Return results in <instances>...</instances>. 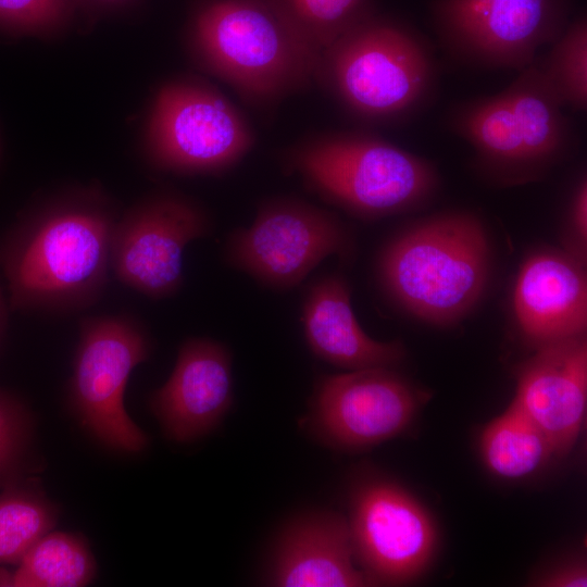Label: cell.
<instances>
[{
  "label": "cell",
  "instance_id": "2e32d148",
  "mask_svg": "<svg viewBox=\"0 0 587 587\" xmlns=\"http://www.w3.org/2000/svg\"><path fill=\"white\" fill-rule=\"evenodd\" d=\"M584 263L571 252L555 249L534 251L523 262L513 309L523 336L536 348L586 335Z\"/></svg>",
  "mask_w": 587,
  "mask_h": 587
},
{
  "label": "cell",
  "instance_id": "3957f363",
  "mask_svg": "<svg viewBox=\"0 0 587 587\" xmlns=\"http://www.w3.org/2000/svg\"><path fill=\"white\" fill-rule=\"evenodd\" d=\"M490 247L484 224L466 211L432 215L403 228L382 250L377 274L390 299L414 317L451 326L486 289Z\"/></svg>",
  "mask_w": 587,
  "mask_h": 587
},
{
  "label": "cell",
  "instance_id": "4316f807",
  "mask_svg": "<svg viewBox=\"0 0 587 587\" xmlns=\"http://www.w3.org/2000/svg\"><path fill=\"white\" fill-rule=\"evenodd\" d=\"M533 585L540 587L587 586V566L583 559L567 560L539 574Z\"/></svg>",
  "mask_w": 587,
  "mask_h": 587
},
{
  "label": "cell",
  "instance_id": "5bb4252c",
  "mask_svg": "<svg viewBox=\"0 0 587 587\" xmlns=\"http://www.w3.org/2000/svg\"><path fill=\"white\" fill-rule=\"evenodd\" d=\"M511 404L546 435L558 458L567 455L586 420V335L537 347L517 370Z\"/></svg>",
  "mask_w": 587,
  "mask_h": 587
},
{
  "label": "cell",
  "instance_id": "277c9868",
  "mask_svg": "<svg viewBox=\"0 0 587 587\" xmlns=\"http://www.w3.org/2000/svg\"><path fill=\"white\" fill-rule=\"evenodd\" d=\"M438 76L433 48L419 32L373 13L322 53L315 79L353 118L398 125L433 102Z\"/></svg>",
  "mask_w": 587,
  "mask_h": 587
},
{
  "label": "cell",
  "instance_id": "d6986e66",
  "mask_svg": "<svg viewBox=\"0 0 587 587\" xmlns=\"http://www.w3.org/2000/svg\"><path fill=\"white\" fill-rule=\"evenodd\" d=\"M479 450L486 469L507 480L529 477L558 458L546 435L511 403L484 427Z\"/></svg>",
  "mask_w": 587,
  "mask_h": 587
},
{
  "label": "cell",
  "instance_id": "f1b7e54d",
  "mask_svg": "<svg viewBox=\"0 0 587 587\" xmlns=\"http://www.w3.org/2000/svg\"><path fill=\"white\" fill-rule=\"evenodd\" d=\"M7 320H8L7 304H5V300H4L2 290L0 288V341H1V338H2L4 329H5Z\"/></svg>",
  "mask_w": 587,
  "mask_h": 587
},
{
  "label": "cell",
  "instance_id": "cb8c5ba5",
  "mask_svg": "<svg viewBox=\"0 0 587 587\" xmlns=\"http://www.w3.org/2000/svg\"><path fill=\"white\" fill-rule=\"evenodd\" d=\"M33 437L29 409L16 395L0 388V489L25 478Z\"/></svg>",
  "mask_w": 587,
  "mask_h": 587
},
{
  "label": "cell",
  "instance_id": "7c38bea8",
  "mask_svg": "<svg viewBox=\"0 0 587 587\" xmlns=\"http://www.w3.org/2000/svg\"><path fill=\"white\" fill-rule=\"evenodd\" d=\"M430 397L389 367L324 375L315 384L303 426L328 448L360 452L404 433Z\"/></svg>",
  "mask_w": 587,
  "mask_h": 587
},
{
  "label": "cell",
  "instance_id": "d4e9b609",
  "mask_svg": "<svg viewBox=\"0 0 587 587\" xmlns=\"http://www.w3.org/2000/svg\"><path fill=\"white\" fill-rule=\"evenodd\" d=\"M75 13L72 0H0V30L55 39L70 28Z\"/></svg>",
  "mask_w": 587,
  "mask_h": 587
},
{
  "label": "cell",
  "instance_id": "8992f818",
  "mask_svg": "<svg viewBox=\"0 0 587 587\" xmlns=\"http://www.w3.org/2000/svg\"><path fill=\"white\" fill-rule=\"evenodd\" d=\"M283 164L324 201L367 221L424 207L440 186L432 161L363 130L305 139Z\"/></svg>",
  "mask_w": 587,
  "mask_h": 587
},
{
  "label": "cell",
  "instance_id": "7402d4cb",
  "mask_svg": "<svg viewBox=\"0 0 587 587\" xmlns=\"http://www.w3.org/2000/svg\"><path fill=\"white\" fill-rule=\"evenodd\" d=\"M319 57L373 14L370 0H268Z\"/></svg>",
  "mask_w": 587,
  "mask_h": 587
},
{
  "label": "cell",
  "instance_id": "44dd1931",
  "mask_svg": "<svg viewBox=\"0 0 587 587\" xmlns=\"http://www.w3.org/2000/svg\"><path fill=\"white\" fill-rule=\"evenodd\" d=\"M55 503L37 484L23 478L0 491V564L17 565L30 548L52 530Z\"/></svg>",
  "mask_w": 587,
  "mask_h": 587
},
{
  "label": "cell",
  "instance_id": "4fadbf2b",
  "mask_svg": "<svg viewBox=\"0 0 587 587\" xmlns=\"http://www.w3.org/2000/svg\"><path fill=\"white\" fill-rule=\"evenodd\" d=\"M212 232L198 201L159 189L120 215L111 242V271L125 286L151 298L174 296L184 284L186 246Z\"/></svg>",
  "mask_w": 587,
  "mask_h": 587
},
{
  "label": "cell",
  "instance_id": "ac0fdd59",
  "mask_svg": "<svg viewBox=\"0 0 587 587\" xmlns=\"http://www.w3.org/2000/svg\"><path fill=\"white\" fill-rule=\"evenodd\" d=\"M347 279L332 273L305 289L301 323L305 341L319 359L348 371L394 369L407 355L400 340L377 341L364 333L351 308Z\"/></svg>",
  "mask_w": 587,
  "mask_h": 587
},
{
  "label": "cell",
  "instance_id": "ffe728a7",
  "mask_svg": "<svg viewBox=\"0 0 587 587\" xmlns=\"http://www.w3.org/2000/svg\"><path fill=\"white\" fill-rule=\"evenodd\" d=\"M97 563L79 534L49 532L13 572V587H82L91 583Z\"/></svg>",
  "mask_w": 587,
  "mask_h": 587
},
{
  "label": "cell",
  "instance_id": "e0dca14e",
  "mask_svg": "<svg viewBox=\"0 0 587 587\" xmlns=\"http://www.w3.org/2000/svg\"><path fill=\"white\" fill-rule=\"evenodd\" d=\"M267 584L276 587H366L358 567L348 519L338 512L305 513L282 532Z\"/></svg>",
  "mask_w": 587,
  "mask_h": 587
},
{
  "label": "cell",
  "instance_id": "52a82bcc",
  "mask_svg": "<svg viewBox=\"0 0 587 587\" xmlns=\"http://www.w3.org/2000/svg\"><path fill=\"white\" fill-rule=\"evenodd\" d=\"M253 143L251 126L228 98L201 78L183 76L157 90L142 152L161 172L220 176L233 170Z\"/></svg>",
  "mask_w": 587,
  "mask_h": 587
},
{
  "label": "cell",
  "instance_id": "5b68a950",
  "mask_svg": "<svg viewBox=\"0 0 587 587\" xmlns=\"http://www.w3.org/2000/svg\"><path fill=\"white\" fill-rule=\"evenodd\" d=\"M187 48L196 64L255 105L315 79L320 58L268 0H207L193 13Z\"/></svg>",
  "mask_w": 587,
  "mask_h": 587
},
{
  "label": "cell",
  "instance_id": "484cf974",
  "mask_svg": "<svg viewBox=\"0 0 587 587\" xmlns=\"http://www.w3.org/2000/svg\"><path fill=\"white\" fill-rule=\"evenodd\" d=\"M567 222L574 235L575 247L572 254L585 262L587 243V178L580 172L570 192L567 202Z\"/></svg>",
  "mask_w": 587,
  "mask_h": 587
},
{
  "label": "cell",
  "instance_id": "30bf717a",
  "mask_svg": "<svg viewBox=\"0 0 587 587\" xmlns=\"http://www.w3.org/2000/svg\"><path fill=\"white\" fill-rule=\"evenodd\" d=\"M348 524L354 561L371 586H403L421 579L435 562L439 528L409 489L382 476L357 482Z\"/></svg>",
  "mask_w": 587,
  "mask_h": 587
},
{
  "label": "cell",
  "instance_id": "ba28073f",
  "mask_svg": "<svg viewBox=\"0 0 587 587\" xmlns=\"http://www.w3.org/2000/svg\"><path fill=\"white\" fill-rule=\"evenodd\" d=\"M152 340L130 314L85 317L67 384V402L80 425L115 451L139 453L147 434L130 419L124 392L133 370L151 354Z\"/></svg>",
  "mask_w": 587,
  "mask_h": 587
},
{
  "label": "cell",
  "instance_id": "8fae6325",
  "mask_svg": "<svg viewBox=\"0 0 587 587\" xmlns=\"http://www.w3.org/2000/svg\"><path fill=\"white\" fill-rule=\"evenodd\" d=\"M429 11L446 53L484 70L520 72L569 23V0H433Z\"/></svg>",
  "mask_w": 587,
  "mask_h": 587
},
{
  "label": "cell",
  "instance_id": "6da1fadb",
  "mask_svg": "<svg viewBox=\"0 0 587 587\" xmlns=\"http://www.w3.org/2000/svg\"><path fill=\"white\" fill-rule=\"evenodd\" d=\"M118 217L98 182L59 189L27 208L0 240L11 309L64 314L95 304L108 285Z\"/></svg>",
  "mask_w": 587,
  "mask_h": 587
},
{
  "label": "cell",
  "instance_id": "83f0119b",
  "mask_svg": "<svg viewBox=\"0 0 587 587\" xmlns=\"http://www.w3.org/2000/svg\"><path fill=\"white\" fill-rule=\"evenodd\" d=\"M139 0H72L76 12L90 20H98L133 8Z\"/></svg>",
  "mask_w": 587,
  "mask_h": 587
},
{
  "label": "cell",
  "instance_id": "9a60e30c",
  "mask_svg": "<svg viewBox=\"0 0 587 587\" xmlns=\"http://www.w3.org/2000/svg\"><path fill=\"white\" fill-rule=\"evenodd\" d=\"M233 401L229 349L192 337L182 344L171 376L151 394L149 407L168 439L187 444L212 433Z\"/></svg>",
  "mask_w": 587,
  "mask_h": 587
},
{
  "label": "cell",
  "instance_id": "603a6c76",
  "mask_svg": "<svg viewBox=\"0 0 587 587\" xmlns=\"http://www.w3.org/2000/svg\"><path fill=\"white\" fill-rule=\"evenodd\" d=\"M547 80L561 105L576 112L587 108V20L579 14L567 23L545 58H539Z\"/></svg>",
  "mask_w": 587,
  "mask_h": 587
},
{
  "label": "cell",
  "instance_id": "f546056e",
  "mask_svg": "<svg viewBox=\"0 0 587 587\" xmlns=\"http://www.w3.org/2000/svg\"><path fill=\"white\" fill-rule=\"evenodd\" d=\"M13 586V572L0 566V587Z\"/></svg>",
  "mask_w": 587,
  "mask_h": 587
},
{
  "label": "cell",
  "instance_id": "9c48e42d",
  "mask_svg": "<svg viewBox=\"0 0 587 587\" xmlns=\"http://www.w3.org/2000/svg\"><path fill=\"white\" fill-rule=\"evenodd\" d=\"M224 259L261 285L288 290L325 258L349 261L354 240L333 212L294 197H274L258 207L253 223L229 234Z\"/></svg>",
  "mask_w": 587,
  "mask_h": 587
},
{
  "label": "cell",
  "instance_id": "7a4b0ae2",
  "mask_svg": "<svg viewBox=\"0 0 587 587\" xmlns=\"http://www.w3.org/2000/svg\"><path fill=\"white\" fill-rule=\"evenodd\" d=\"M445 126L472 147L474 170L499 186L540 180L578 145L539 58L498 93L453 104Z\"/></svg>",
  "mask_w": 587,
  "mask_h": 587
}]
</instances>
